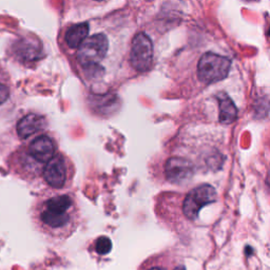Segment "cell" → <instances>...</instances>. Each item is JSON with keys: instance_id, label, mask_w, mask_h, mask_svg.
Masks as SVG:
<instances>
[{"instance_id": "6da1fadb", "label": "cell", "mask_w": 270, "mask_h": 270, "mask_svg": "<svg viewBox=\"0 0 270 270\" xmlns=\"http://www.w3.org/2000/svg\"><path fill=\"white\" fill-rule=\"evenodd\" d=\"M30 217L38 233L49 240L66 241L79 229L82 212L75 195L51 191L35 199Z\"/></svg>"}, {"instance_id": "7a4b0ae2", "label": "cell", "mask_w": 270, "mask_h": 270, "mask_svg": "<svg viewBox=\"0 0 270 270\" xmlns=\"http://www.w3.org/2000/svg\"><path fill=\"white\" fill-rule=\"evenodd\" d=\"M55 135L42 132L18 147L8 159V167L18 179L32 183L41 180L45 166L60 149Z\"/></svg>"}, {"instance_id": "3957f363", "label": "cell", "mask_w": 270, "mask_h": 270, "mask_svg": "<svg viewBox=\"0 0 270 270\" xmlns=\"http://www.w3.org/2000/svg\"><path fill=\"white\" fill-rule=\"evenodd\" d=\"M75 172L76 169L73 161L66 153L59 150L45 166L41 181L49 190L62 192L63 190L71 188Z\"/></svg>"}, {"instance_id": "277c9868", "label": "cell", "mask_w": 270, "mask_h": 270, "mask_svg": "<svg viewBox=\"0 0 270 270\" xmlns=\"http://www.w3.org/2000/svg\"><path fill=\"white\" fill-rule=\"evenodd\" d=\"M231 62L225 56L205 53L198 64V75L204 84H215L225 80L229 74Z\"/></svg>"}, {"instance_id": "5b68a950", "label": "cell", "mask_w": 270, "mask_h": 270, "mask_svg": "<svg viewBox=\"0 0 270 270\" xmlns=\"http://www.w3.org/2000/svg\"><path fill=\"white\" fill-rule=\"evenodd\" d=\"M217 201V191L211 185L204 184L192 189L183 201V214L190 220L195 221L203 207Z\"/></svg>"}, {"instance_id": "8992f818", "label": "cell", "mask_w": 270, "mask_h": 270, "mask_svg": "<svg viewBox=\"0 0 270 270\" xmlns=\"http://www.w3.org/2000/svg\"><path fill=\"white\" fill-rule=\"evenodd\" d=\"M108 51V40L104 34L93 35L81 45L77 60L84 68H90L103 61Z\"/></svg>"}, {"instance_id": "52a82bcc", "label": "cell", "mask_w": 270, "mask_h": 270, "mask_svg": "<svg viewBox=\"0 0 270 270\" xmlns=\"http://www.w3.org/2000/svg\"><path fill=\"white\" fill-rule=\"evenodd\" d=\"M153 59V45L152 42L145 33H139L133 38L131 52H130V63L132 67L140 72L147 71Z\"/></svg>"}, {"instance_id": "ba28073f", "label": "cell", "mask_w": 270, "mask_h": 270, "mask_svg": "<svg viewBox=\"0 0 270 270\" xmlns=\"http://www.w3.org/2000/svg\"><path fill=\"white\" fill-rule=\"evenodd\" d=\"M165 176L172 184L187 183L195 176V165L184 158H170L165 165Z\"/></svg>"}, {"instance_id": "9c48e42d", "label": "cell", "mask_w": 270, "mask_h": 270, "mask_svg": "<svg viewBox=\"0 0 270 270\" xmlns=\"http://www.w3.org/2000/svg\"><path fill=\"white\" fill-rule=\"evenodd\" d=\"M48 126L47 119L43 115L30 113L18 122L16 131L18 138L22 141H27L31 137L45 132Z\"/></svg>"}, {"instance_id": "30bf717a", "label": "cell", "mask_w": 270, "mask_h": 270, "mask_svg": "<svg viewBox=\"0 0 270 270\" xmlns=\"http://www.w3.org/2000/svg\"><path fill=\"white\" fill-rule=\"evenodd\" d=\"M138 270H186V267L175 258L161 254L145 260Z\"/></svg>"}, {"instance_id": "8fae6325", "label": "cell", "mask_w": 270, "mask_h": 270, "mask_svg": "<svg viewBox=\"0 0 270 270\" xmlns=\"http://www.w3.org/2000/svg\"><path fill=\"white\" fill-rule=\"evenodd\" d=\"M217 100L219 102L220 109V123L223 125H230L235 123L238 119V108L233 100L224 92H221L217 95Z\"/></svg>"}, {"instance_id": "7c38bea8", "label": "cell", "mask_w": 270, "mask_h": 270, "mask_svg": "<svg viewBox=\"0 0 270 270\" xmlns=\"http://www.w3.org/2000/svg\"><path fill=\"white\" fill-rule=\"evenodd\" d=\"M88 34H89V25L87 23H83L71 27L66 33L65 40L70 48L75 49L81 47V45L87 40Z\"/></svg>"}, {"instance_id": "4fadbf2b", "label": "cell", "mask_w": 270, "mask_h": 270, "mask_svg": "<svg viewBox=\"0 0 270 270\" xmlns=\"http://www.w3.org/2000/svg\"><path fill=\"white\" fill-rule=\"evenodd\" d=\"M94 252L98 254L99 256H106L108 254L111 253L112 250V242L111 240L106 237V236H102L99 237L94 241Z\"/></svg>"}, {"instance_id": "5bb4252c", "label": "cell", "mask_w": 270, "mask_h": 270, "mask_svg": "<svg viewBox=\"0 0 270 270\" xmlns=\"http://www.w3.org/2000/svg\"><path fill=\"white\" fill-rule=\"evenodd\" d=\"M10 98V89L9 87L0 82V106L4 105Z\"/></svg>"}, {"instance_id": "9a60e30c", "label": "cell", "mask_w": 270, "mask_h": 270, "mask_svg": "<svg viewBox=\"0 0 270 270\" xmlns=\"http://www.w3.org/2000/svg\"><path fill=\"white\" fill-rule=\"evenodd\" d=\"M96 2H103V0H96Z\"/></svg>"}, {"instance_id": "2e32d148", "label": "cell", "mask_w": 270, "mask_h": 270, "mask_svg": "<svg viewBox=\"0 0 270 270\" xmlns=\"http://www.w3.org/2000/svg\"><path fill=\"white\" fill-rule=\"evenodd\" d=\"M269 35H270V31H269Z\"/></svg>"}]
</instances>
